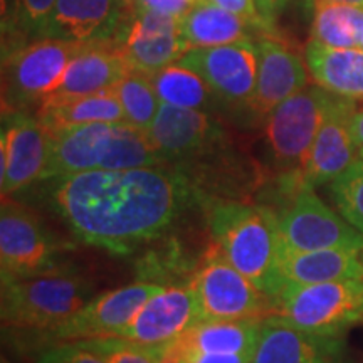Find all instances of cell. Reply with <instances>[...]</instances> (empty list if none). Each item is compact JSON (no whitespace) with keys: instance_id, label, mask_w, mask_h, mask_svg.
<instances>
[{"instance_id":"obj_1","label":"cell","mask_w":363,"mask_h":363,"mask_svg":"<svg viewBox=\"0 0 363 363\" xmlns=\"http://www.w3.org/2000/svg\"><path fill=\"white\" fill-rule=\"evenodd\" d=\"M30 189L76 240L116 256L143 251L202 211L201 192L172 165L88 170Z\"/></svg>"},{"instance_id":"obj_2","label":"cell","mask_w":363,"mask_h":363,"mask_svg":"<svg viewBox=\"0 0 363 363\" xmlns=\"http://www.w3.org/2000/svg\"><path fill=\"white\" fill-rule=\"evenodd\" d=\"M207 230L227 259L252 281L266 296L279 291L278 261L281 238L274 212L254 201L201 194Z\"/></svg>"},{"instance_id":"obj_3","label":"cell","mask_w":363,"mask_h":363,"mask_svg":"<svg viewBox=\"0 0 363 363\" xmlns=\"http://www.w3.org/2000/svg\"><path fill=\"white\" fill-rule=\"evenodd\" d=\"M254 202L274 212L281 244L286 247L294 251L352 249L363 252V234L318 197L303 170L271 174Z\"/></svg>"},{"instance_id":"obj_4","label":"cell","mask_w":363,"mask_h":363,"mask_svg":"<svg viewBox=\"0 0 363 363\" xmlns=\"http://www.w3.org/2000/svg\"><path fill=\"white\" fill-rule=\"evenodd\" d=\"M93 294V281L72 264L35 278L2 281V325L16 333L52 328L81 310Z\"/></svg>"},{"instance_id":"obj_5","label":"cell","mask_w":363,"mask_h":363,"mask_svg":"<svg viewBox=\"0 0 363 363\" xmlns=\"http://www.w3.org/2000/svg\"><path fill=\"white\" fill-rule=\"evenodd\" d=\"M163 288L165 286L135 281L121 288L104 291L91 298L81 310L52 328L17 333L16 338L19 350L38 355L45 348L56 347V345L118 337L120 331L133 320L140 308Z\"/></svg>"},{"instance_id":"obj_6","label":"cell","mask_w":363,"mask_h":363,"mask_svg":"<svg viewBox=\"0 0 363 363\" xmlns=\"http://www.w3.org/2000/svg\"><path fill=\"white\" fill-rule=\"evenodd\" d=\"M72 249L74 244L48 229L34 211L12 195H2L0 279H29L71 266L65 256Z\"/></svg>"},{"instance_id":"obj_7","label":"cell","mask_w":363,"mask_h":363,"mask_svg":"<svg viewBox=\"0 0 363 363\" xmlns=\"http://www.w3.org/2000/svg\"><path fill=\"white\" fill-rule=\"evenodd\" d=\"M272 316L311 333L345 337L363 323V278L284 286L272 299Z\"/></svg>"},{"instance_id":"obj_8","label":"cell","mask_w":363,"mask_h":363,"mask_svg":"<svg viewBox=\"0 0 363 363\" xmlns=\"http://www.w3.org/2000/svg\"><path fill=\"white\" fill-rule=\"evenodd\" d=\"M79 44L39 38L2 54V113L38 110L61 84Z\"/></svg>"},{"instance_id":"obj_9","label":"cell","mask_w":363,"mask_h":363,"mask_svg":"<svg viewBox=\"0 0 363 363\" xmlns=\"http://www.w3.org/2000/svg\"><path fill=\"white\" fill-rule=\"evenodd\" d=\"M333 96L318 84L306 86L266 116L262 126L269 174L303 170Z\"/></svg>"},{"instance_id":"obj_10","label":"cell","mask_w":363,"mask_h":363,"mask_svg":"<svg viewBox=\"0 0 363 363\" xmlns=\"http://www.w3.org/2000/svg\"><path fill=\"white\" fill-rule=\"evenodd\" d=\"M202 320L272 316L269 296L227 259L219 244H208L192 283Z\"/></svg>"},{"instance_id":"obj_11","label":"cell","mask_w":363,"mask_h":363,"mask_svg":"<svg viewBox=\"0 0 363 363\" xmlns=\"http://www.w3.org/2000/svg\"><path fill=\"white\" fill-rule=\"evenodd\" d=\"M150 142L167 165L184 167L207 157L230 142L234 136L214 113L160 104L147 131Z\"/></svg>"},{"instance_id":"obj_12","label":"cell","mask_w":363,"mask_h":363,"mask_svg":"<svg viewBox=\"0 0 363 363\" xmlns=\"http://www.w3.org/2000/svg\"><path fill=\"white\" fill-rule=\"evenodd\" d=\"M180 21L165 13L128 9L111 43L123 56L130 71L153 76L179 62L190 51L182 34Z\"/></svg>"},{"instance_id":"obj_13","label":"cell","mask_w":363,"mask_h":363,"mask_svg":"<svg viewBox=\"0 0 363 363\" xmlns=\"http://www.w3.org/2000/svg\"><path fill=\"white\" fill-rule=\"evenodd\" d=\"M52 136L35 113H2L0 189L2 195L26 192L39 184L51 158Z\"/></svg>"},{"instance_id":"obj_14","label":"cell","mask_w":363,"mask_h":363,"mask_svg":"<svg viewBox=\"0 0 363 363\" xmlns=\"http://www.w3.org/2000/svg\"><path fill=\"white\" fill-rule=\"evenodd\" d=\"M179 62L202 76L222 108L246 111L257 83L259 54L256 43L194 48Z\"/></svg>"},{"instance_id":"obj_15","label":"cell","mask_w":363,"mask_h":363,"mask_svg":"<svg viewBox=\"0 0 363 363\" xmlns=\"http://www.w3.org/2000/svg\"><path fill=\"white\" fill-rule=\"evenodd\" d=\"M256 45L259 54L257 83L244 113L259 123L284 99L306 88L310 71L301 52L279 34L262 35Z\"/></svg>"},{"instance_id":"obj_16","label":"cell","mask_w":363,"mask_h":363,"mask_svg":"<svg viewBox=\"0 0 363 363\" xmlns=\"http://www.w3.org/2000/svg\"><path fill=\"white\" fill-rule=\"evenodd\" d=\"M121 125L123 121L91 123L51 133V158L43 180L88 170H116Z\"/></svg>"},{"instance_id":"obj_17","label":"cell","mask_w":363,"mask_h":363,"mask_svg":"<svg viewBox=\"0 0 363 363\" xmlns=\"http://www.w3.org/2000/svg\"><path fill=\"white\" fill-rule=\"evenodd\" d=\"M199 321L202 315L192 286H165L140 308L118 337L140 345H165Z\"/></svg>"},{"instance_id":"obj_18","label":"cell","mask_w":363,"mask_h":363,"mask_svg":"<svg viewBox=\"0 0 363 363\" xmlns=\"http://www.w3.org/2000/svg\"><path fill=\"white\" fill-rule=\"evenodd\" d=\"M251 363H352L345 337L311 333L267 316Z\"/></svg>"},{"instance_id":"obj_19","label":"cell","mask_w":363,"mask_h":363,"mask_svg":"<svg viewBox=\"0 0 363 363\" xmlns=\"http://www.w3.org/2000/svg\"><path fill=\"white\" fill-rule=\"evenodd\" d=\"M358 110L357 101L335 94L318 131L303 175L313 187L330 185L360 160L352 136V118Z\"/></svg>"},{"instance_id":"obj_20","label":"cell","mask_w":363,"mask_h":363,"mask_svg":"<svg viewBox=\"0 0 363 363\" xmlns=\"http://www.w3.org/2000/svg\"><path fill=\"white\" fill-rule=\"evenodd\" d=\"M128 9L126 0H56L40 38L79 45L110 43Z\"/></svg>"},{"instance_id":"obj_21","label":"cell","mask_w":363,"mask_h":363,"mask_svg":"<svg viewBox=\"0 0 363 363\" xmlns=\"http://www.w3.org/2000/svg\"><path fill=\"white\" fill-rule=\"evenodd\" d=\"M211 242V234L199 240L179 227L145 247L143 252L140 251L142 256L135 264V281L160 286L190 284Z\"/></svg>"},{"instance_id":"obj_22","label":"cell","mask_w":363,"mask_h":363,"mask_svg":"<svg viewBox=\"0 0 363 363\" xmlns=\"http://www.w3.org/2000/svg\"><path fill=\"white\" fill-rule=\"evenodd\" d=\"M128 71V65L111 40L84 44L71 59L61 84L45 99L78 98L115 89Z\"/></svg>"},{"instance_id":"obj_23","label":"cell","mask_w":363,"mask_h":363,"mask_svg":"<svg viewBox=\"0 0 363 363\" xmlns=\"http://www.w3.org/2000/svg\"><path fill=\"white\" fill-rule=\"evenodd\" d=\"M278 278L279 291L284 286H306L363 278L362 252L352 249L294 251L281 244Z\"/></svg>"},{"instance_id":"obj_24","label":"cell","mask_w":363,"mask_h":363,"mask_svg":"<svg viewBox=\"0 0 363 363\" xmlns=\"http://www.w3.org/2000/svg\"><path fill=\"white\" fill-rule=\"evenodd\" d=\"M305 61L318 86L338 96L363 101V49H337L310 40Z\"/></svg>"},{"instance_id":"obj_25","label":"cell","mask_w":363,"mask_h":363,"mask_svg":"<svg viewBox=\"0 0 363 363\" xmlns=\"http://www.w3.org/2000/svg\"><path fill=\"white\" fill-rule=\"evenodd\" d=\"M182 34L194 48H214L235 43H256L262 35L240 19L235 13L225 11L214 2L199 0L180 21Z\"/></svg>"},{"instance_id":"obj_26","label":"cell","mask_w":363,"mask_h":363,"mask_svg":"<svg viewBox=\"0 0 363 363\" xmlns=\"http://www.w3.org/2000/svg\"><path fill=\"white\" fill-rule=\"evenodd\" d=\"M35 116L49 130V133L81 125L125 121L123 108L115 89L78 98L44 99L35 110Z\"/></svg>"},{"instance_id":"obj_27","label":"cell","mask_w":363,"mask_h":363,"mask_svg":"<svg viewBox=\"0 0 363 363\" xmlns=\"http://www.w3.org/2000/svg\"><path fill=\"white\" fill-rule=\"evenodd\" d=\"M264 318L202 320L177 338L184 348L219 355H249L256 350Z\"/></svg>"},{"instance_id":"obj_28","label":"cell","mask_w":363,"mask_h":363,"mask_svg":"<svg viewBox=\"0 0 363 363\" xmlns=\"http://www.w3.org/2000/svg\"><path fill=\"white\" fill-rule=\"evenodd\" d=\"M152 81L158 98L165 104L207 113H214L222 106L219 98L202 76L180 62H174L158 71L152 76Z\"/></svg>"},{"instance_id":"obj_29","label":"cell","mask_w":363,"mask_h":363,"mask_svg":"<svg viewBox=\"0 0 363 363\" xmlns=\"http://www.w3.org/2000/svg\"><path fill=\"white\" fill-rule=\"evenodd\" d=\"M311 40L337 49H363V7L318 4Z\"/></svg>"},{"instance_id":"obj_30","label":"cell","mask_w":363,"mask_h":363,"mask_svg":"<svg viewBox=\"0 0 363 363\" xmlns=\"http://www.w3.org/2000/svg\"><path fill=\"white\" fill-rule=\"evenodd\" d=\"M115 93L123 108L126 123L142 131H148L162 104L152 76L128 71L125 78L115 86Z\"/></svg>"},{"instance_id":"obj_31","label":"cell","mask_w":363,"mask_h":363,"mask_svg":"<svg viewBox=\"0 0 363 363\" xmlns=\"http://www.w3.org/2000/svg\"><path fill=\"white\" fill-rule=\"evenodd\" d=\"M54 4L56 0H12L7 16H4L2 54L39 39Z\"/></svg>"},{"instance_id":"obj_32","label":"cell","mask_w":363,"mask_h":363,"mask_svg":"<svg viewBox=\"0 0 363 363\" xmlns=\"http://www.w3.org/2000/svg\"><path fill=\"white\" fill-rule=\"evenodd\" d=\"M328 187L337 211L363 234V162L358 160Z\"/></svg>"},{"instance_id":"obj_33","label":"cell","mask_w":363,"mask_h":363,"mask_svg":"<svg viewBox=\"0 0 363 363\" xmlns=\"http://www.w3.org/2000/svg\"><path fill=\"white\" fill-rule=\"evenodd\" d=\"M98 353L108 363H158L150 345H140L120 337H104L74 342Z\"/></svg>"},{"instance_id":"obj_34","label":"cell","mask_w":363,"mask_h":363,"mask_svg":"<svg viewBox=\"0 0 363 363\" xmlns=\"http://www.w3.org/2000/svg\"><path fill=\"white\" fill-rule=\"evenodd\" d=\"M34 363H108L98 353L78 343H62L45 348L35 355Z\"/></svg>"},{"instance_id":"obj_35","label":"cell","mask_w":363,"mask_h":363,"mask_svg":"<svg viewBox=\"0 0 363 363\" xmlns=\"http://www.w3.org/2000/svg\"><path fill=\"white\" fill-rule=\"evenodd\" d=\"M208 2H214L216 6L239 16L240 19H244L249 26H252L261 35L279 34L278 29L267 24L264 17L261 16L256 0H208Z\"/></svg>"},{"instance_id":"obj_36","label":"cell","mask_w":363,"mask_h":363,"mask_svg":"<svg viewBox=\"0 0 363 363\" xmlns=\"http://www.w3.org/2000/svg\"><path fill=\"white\" fill-rule=\"evenodd\" d=\"M133 11H148L184 19L199 0H126Z\"/></svg>"},{"instance_id":"obj_37","label":"cell","mask_w":363,"mask_h":363,"mask_svg":"<svg viewBox=\"0 0 363 363\" xmlns=\"http://www.w3.org/2000/svg\"><path fill=\"white\" fill-rule=\"evenodd\" d=\"M352 136L353 142H355L358 157L363 160V108L357 110L352 118Z\"/></svg>"},{"instance_id":"obj_38","label":"cell","mask_w":363,"mask_h":363,"mask_svg":"<svg viewBox=\"0 0 363 363\" xmlns=\"http://www.w3.org/2000/svg\"><path fill=\"white\" fill-rule=\"evenodd\" d=\"M257 9H259L261 16L264 17L266 22L272 27H276L274 21H276V13L281 7H283V2L281 0H256Z\"/></svg>"},{"instance_id":"obj_39","label":"cell","mask_w":363,"mask_h":363,"mask_svg":"<svg viewBox=\"0 0 363 363\" xmlns=\"http://www.w3.org/2000/svg\"><path fill=\"white\" fill-rule=\"evenodd\" d=\"M313 4H338V6H353L363 7V0H313Z\"/></svg>"},{"instance_id":"obj_40","label":"cell","mask_w":363,"mask_h":363,"mask_svg":"<svg viewBox=\"0 0 363 363\" xmlns=\"http://www.w3.org/2000/svg\"><path fill=\"white\" fill-rule=\"evenodd\" d=\"M281 2H283V4H284V2H286V0H281Z\"/></svg>"},{"instance_id":"obj_41","label":"cell","mask_w":363,"mask_h":363,"mask_svg":"<svg viewBox=\"0 0 363 363\" xmlns=\"http://www.w3.org/2000/svg\"><path fill=\"white\" fill-rule=\"evenodd\" d=\"M362 259H363V252H362Z\"/></svg>"},{"instance_id":"obj_42","label":"cell","mask_w":363,"mask_h":363,"mask_svg":"<svg viewBox=\"0 0 363 363\" xmlns=\"http://www.w3.org/2000/svg\"><path fill=\"white\" fill-rule=\"evenodd\" d=\"M362 162H363V160H362Z\"/></svg>"}]
</instances>
